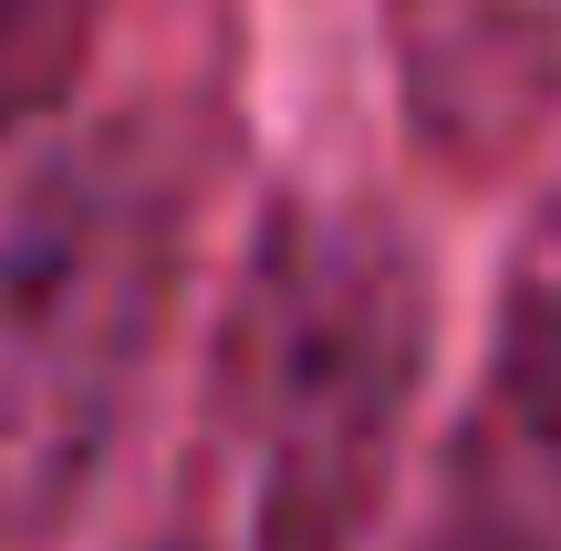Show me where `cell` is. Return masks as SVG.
I'll use <instances>...</instances> for the list:
<instances>
[{"label":"cell","instance_id":"obj_1","mask_svg":"<svg viewBox=\"0 0 561 551\" xmlns=\"http://www.w3.org/2000/svg\"><path fill=\"white\" fill-rule=\"evenodd\" d=\"M426 261L396 219L291 198L261 219L219 323L208 448L240 551H364L426 395Z\"/></svg>","mask_w":561,"mask_h":551},{"label":"cell","instance_id":"obj_2","mask_svg":"<svg viewBox=\"0 0 561 551\" xmlns=\"http://www.w3.org/2000/svg\"><path fill=\"white\" fill-rule=\"evenodd\" d=\"M187 146L125 115L0 198V551L53 541L104 479L187 271Z\"/></svg>","mask_w":561,"mask_h":551},{"label":"cell","instance_id":"obj_3","mask_svg":"<svg viewBox=\"0 0 561 551\" xmlns=\"http://www.w3.org/2000/svg\"><path fill=\"white\" fill-rule=\"evenodd\" d=\"M405 136L458 177H510L561 125V0H385Z\"/></svg>","mask_w":561,"mask_h":551},{"label":"cell","instance_id":"obj_4","mask_svg":"<svg viewBox=\"0 0 561 551\" xmlns=\"http://www.w3.org/2000/svg\"><path fill=\"white\" fill-rule=\"evenodd\" d=\"M479 437L561 500V208L520 240V261H510L500 333H489V406H479Z\"/></svg>","mask_w":561,"mask_h":551},{"label":"cell","instance_id":"obj_5","mask_svg":"<svg viewBox=\"0 0 561 551\" xmlns=\"http://www.w3.org/2000/svg\"><path fill=\"white\" fill-rule=\"evenodd\" d=\"M405 551H561V500L468 427L458 469H447V490L426 500V520H416Z\"/></svg>","mask_w":561,"mask_h":551},{"label":"cell","instance_id":"obj_6","mask_svg":"<svg viewBox=\"0 0 561 551\" xmlns=\"http://www.w3.org/2000/svg\"><path fill=\"white\" fill-rule=\"evenodd\" d=\"M94 21L104 0H0V136L62 104V83L94 53Z\"/></svg>","mask_w":561,"mask_h":551},{"label":"cell","instance_id":"obj_7","mask_svg":"<svg viewBox=\"0 0 561 551\" xmlns=\"http://www.w3.org/2000/svg\"><path fill=\"white\" fill-rule=\"evenodd\" d=\"M157 551H208V541H157Z\"/></svg>","mask_w":561,"mask_h":551}]
</instances>
